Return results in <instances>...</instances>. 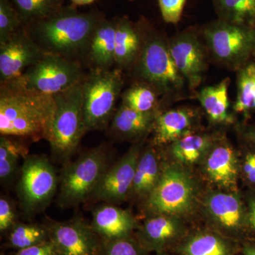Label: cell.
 <instances>
[{"label": "cell", "mask_w": 255, "mask_h": 255, "mask_svg": "<svg viewBox=\"0 0 255 255\" xmlns=\"http://www.w3.org/2000/svg\"><path fill=\"white\" fill-rule=\"evenodd\" d=\"M251 221L253 226L255 228V203L252 206Z\"/></svg>", "instance_id": "41"}, {"label": "cell", "mask_w": 255, "mask_h": 255, "mask_svg": "<svg viewBox=\"0 0 255 255\" xmlns=\"http://www.w3.org/2000/svg\"><path fill=\"white\" fill-rule=\"evenodd\" d=\"M128 1H135V0H128Z\"/></svg>", "instance_id": "45"}, {"label": "cell", "mask_w": 255, "mask_h": 255, "mask_svg": "<svg viewBox=\"0 0 255 255\" xmlns=\"http://www.w3.org/2000/svg\"><path fill=\"white\" fill-rule=\"evenodd\" d=\"M200 31L209 55L223 66L237 71L253 59L255 28L217 18L204 24Z\"/></svg>", "instance_id": "7"}, {"label": "cell", "mask_w": 255, "mask_h": 255, "mask_svg": "<svg viewBox=\"0 0 255 255\" xmlns=\"http://www.w3.org/2000/svg\"><path fill=\"white\" fill-rule=\"evenodd\" d=\"M245 172L251 182L255 183V154L251 153L247 155L245 162Z\"/></svg>", "instance_id": "38"}, {"label": "cell", "mask_w": 255, "mask_h": 255, "mask_svg": "<svg viewBox=\"0 0 255 255\" xmlns=\"http://www.w3.org/2000/svg\"><path fill=\"white\" fill-rule=\"evenodd\" d=\"M138 23L141 48L132 69L137 81L153 87L160 97L173 99L182 97L188 85L172 58L168 40L143 16Z\"/></svg>", "instance_id": "3"}, {"label": "cell", "mask_w": 255, "mask_h": 255, "mask_svg": "<svg viewBox=\"0 0 255 255\" xmlns=\"http://www.w3.org/2000/svg\"><path fill=\"white\" fill-rule=\"evenodd\" d=\"M194 112L187 108H179L159 112L154 127V145L172 143L190 134L194 123Z\"/></svg>", "instance_id": "20"}, {"label": "cell", "mask_w": 255, "mask_h": 255, "mask_svg": "<svg viewBox=\"0 0 255 255\" xmlns=\"http://www.w3.org/2000/svg\"><path fill=\"white\" fill-rule=\"evenodd\" d=\"M50 241L46 224L18 221L8 233L6 246L13 249H24Z\"/></svg>", "instance_id": "28"}, {"label": "cell", "mask_w": 255, "mask_h": 255, "mask_svg": "<svg viewBox=\"0 0 255 255\" xmlns=\"http://www.w3.org/2000/svg\"><path fill=\"white\" fill-rule=\"evenodd\" d=\"M14 255H58V253L53 243L48 241L41 244L18 250Z\"/></svg>", "instance_id": "37"}, {"label": "cell", "mask_w": 255, "mask_h": 255, "mask_svg": "<svg viewBox=\"0 0 255 255\" xmlns=\"http://www.w3.org/2000/svg\"><path fill=\"white\" fill-rule=\"evenodd\" d=\"M161 173L157 154L151 146L140 152L129 196L145 202L158 182Z\"/></svg>", "instance_id": "21"}, {"label": "cell", "mask_w": 255, "mask_h": 255, "mask_svg": "<svg viewBox=\"0 0 255 255\" xmlns=\"http://www.w3.org/2000/svg\"><path fill=\"white\" fill-rule=\"evenodd\" d=\"M159 112H137L121 105L114 114L109 128L111 138L120 140H136L154 130L156 118Z\"/></svg>", "instance_id": "16"}, {"label": "cell", "mask_w": 255, "mask_h": 255, "mask_svg": "<svg viewBox=\"0 0 255 255\" xmlns=\"http://www.w3.org/2000/svg\"><path fill=\"white\" fill-rule=\"evenodd\" d=\"M45 55L23 26L0 43V85L19 78Z\"/></svg>", "instance_id": "14"}, {"label": "cell", "mask_w": 255, "mask_h": 255, "mask_svg": "<svg viewBox=\"0 0 255 255\" xmlns=\"http://www.w3.org/2000/svg\"><path fill=\"white\" fill-rule=\"evenodd\" d=\"M18 11L23 26L54 14L63 6L64 0H9Z\"/></svg>", "instance_id": "31"}, {"label": "cell", "mask_w": 255, "mask_h": 255, "mask_svg": "<svg viewBox=\"0 0 255 255\" xmlns=\"http://www.w3.org/2000/svg\"><path fill=\"white\" fill-rule=\"evenodd\" d=\"M53 96L28 90L14 82L0 85V133L48 141L54 122Z\"/></svg>", "instance_id": "2"}, {"label": "cell", "mask_w": 255, "mask_h": 255, "mask_svg": "<svg viewBox=\"0 0 255 255\" xmlns=\"http://www.w3.org/2000/svg\"><path fill=\"white\" fill-rule=\"evenodd\" d=\"M59 177L46 155H29L23 159L16 185L19 207L31 219L50 205L58 191Z\"/></svg>", "instance_id": "8"}, {"label": "cell", "mask_w": 255, "mask_h": 255, "mask_svg": "<svg viewBox=\"0 0 255 255\" xmlns=\"http://www.w3.org/2000/svg\"><path fill=\"white\" fill-rule=\"evenodd\" d=\"M159 94L145 82L137 81L122 94V105L137 112H157Z\"/></svg>", "instance_id": "30"}, {"label": "cell", "mask_w": 255, "mask_h": 255, "mask_svg": "<svg viewBox=\"0 0 255 255\" xmlns=\"http://www.w3.org/2000/svg\"><path fill=\"white\" fill-rule=\"evenodd\" d=\"M253 60H255V53L254 55H253Z\"/></svg>", "instance_id": "44"}, {"label": "cell", "mask_w": 255, "mask_h": 255, "mask_svg": "<svg viewBox=\"0 0 255 255\" xmlns=\"http://www.w3.org/2000/svg\"><path fill=\"white\" fill-rule=\"evenodd\" d=\"M90 224L102 241L131 236L137 226L136 221L128 211L107 203L92 209Z\"/></svg>", "instance_id": "15"}, {"label": "cell", "mask_w": 255, "mask_h": 255, "mask_svg": "<svg viewBox=\"0 0 255 255\" xmlns=\"http://www.w3.org/2000/svg\"><path fill=\"white\" fill-rule=\"evenodd\" d=\"M157 255H168V254H167V253H159V254H157Z\"/></svg>", "instance_id": "43"}, {"label": "cell", "mask_w": 255, "mask_h": 255, "mask_svg": "<svg viewBox=\"0 0 255 255\" xmlns=\"http://www.w3.org/2000/svg\"><path fill=\"white\" fill-rule=\"evenodd\" d=\"M18 222L17 210L14 201L9 196L0 197V233L5 234L9 232Z\"/></svg>", "instance_id": "35"}, {"label": "cell", "mask_w": 255, "mask_h": 255, "mask_svg": "<svg viewBox=\"0 0 255 255\" xmlns=\"http://www.w3.org/2000/svg\"><path fill=\"white\" fill-rule=\"evenodd\" d=\"M246 135L251 141L255 142V127L248 129V130H247Z\"/></svg>", "instance_id": "40"}, {"label": "cell", "mask_w": 255, "mask_h": 255, "mask_svg": "<svg viewBox=\"0 0 255 255\" xmlns=\"http://www.w3.org/2000/svg\"><path fill=\"white\" fill-rule=\"evenodd\" d=\"M233 110L238 114L255 110V61L252 59L237 70V97Z\"/></svg>", "instance_id": "27"}, {"label": "cell", "mask_w": 255, "mask_h": 255, "mask_svg": "<svg viewBox=\"0 0 255 255\" xmlns=\"http://www.w3.org/2000/svg\"><path fill=\"white\" fill-rule=\"evenodd\" d=\"M18 11L9 0H0V43H4L23 27Z\"/></svg>", "instance_id": "34"}, {"label": "cell", "mask_w": 255, "mask_h": 255, "mask_svg": "<svg viewBox=\"0 0 255 255\" xmlns=\"http://www.w3.org/2000/svg\"><path fill=\"white\" fill-rule=\"evenodd\" d=\"M1 255H2V254H1Z\"/></svg>", "instance_id": "46"}, {"label": "cell", "mask_w": 255, "mask_h": 255, "mask_svg": "<svg viewBox=\"0 0 255 255\" xmlns=\"http://www.w3.org/2000/svg\"><path fill=\"white\" fill-rule=\"evenodd\" d=\"M82 81L83 80L68 90L53 96L56 112L48 142L52 155L63 165L70 162L82 137L87 133Z\"/></svg>", "instance_id": "5"}, {"label": "cell", "mask_w": 255, "mask_h": 255, "mask_svg": "<svg viewBox=\"0 0 255 255\" xmlns=\"http://www.w3.org/2000/svg\"><path fill=\"white\" fill-rule=\"evenodd\" d=\"M231 80L223 79L216 85L201 89L196 97L211 122L216 124L231 122L233 118L229 114L228 88Z\"/></svg>", "instance_id": "22"}, {"label": "cell", "mask_w": 255, "mask_h": 255, "mask_svg": "<svg viewBox=\"0 0 255 255\" xmlns=\"http://www.w3.org/2000/svg\"><path fill=\"white\" fill-rule=\"evenodd\" d=\"M209 207L211 214L221 226L228 230H236L241 224V202L232 194H214L210 198Z\"/></svg>", "instance_id": "26"}, {"label": "cell", "mask_w": 255, "mask_h": 255, "mask_svg": "<svg viewBox=\"0 0 255 255\" xmlns=\"http://www.w3.org/2000/svg\"><path fill=\"white\" fill-rule=\"evenodd\" d=\"M171 55L188 88L195 90L203 81L209 63V50L200 29L189 27L168 40Z\"/></svg>", "instance_id": "10"}, {"label": "cell", "mask_w": 255, "mask_h": 255, "mask_svg": "<svg viewBox=\"0 0 255 255\" xmlns=\"http://www.w3.org/2000/svg\"><path fill=\"white\" fill-rule=\"evenodd\" d=\"M141 142L130 147L127 153L105 171L87 203L122 202L129 196L140 157Z\"/></svg>", "instance_id": "12"}, {"label": "cell", "mask_w": 255, "mask_h": 255, "mask_svg": "<svg viewBox=\"0 0 255 255\" xmlns=\"http://www.w3.org/2000/svg\"><path fill=\"white\" fill-rule=\"evenodd\" d=\"M244 255H255V248H247L245 250Z\"/></svg>", "instance_id": "42"}, {"label": "cell", "mask_w": 255, "mask_h": 255, "mask_svg": "<svg viewBox=\"0 0 255 255\" xmlns=\"http://www.w3.org/2000/svg\"><path fill=\"white\" fill-rule=\"evenodd\" d=\"M187 0H158L161 15L167 23L177 24L182 18Z\"/></svg>", "instance_id": "36"}, {"label": "cell", "mask_w": 255, "mask_h": 255, "mask_svg": "<svg viewBox=\"0 0 255 255\" xmlns=\"http://www.w3.org/2000/svg\"><path fill=\"white\" fill-rule=\"evenodd\" d=\"M182 233V228L173 219L164 215H154L144 222L137 233L136 240L149 253L159 254L165 253L166 248Z\"/></svg>", "instance_id": "17"}, {"label": "cell", "mask_w": 255, "mask_h": 255, "mask_svg": "<svg viewBox=\"0 0 255 255\" xmlns=\"http://www.w3.org/2000/svg\"><path fill=\"white\" fill-rule=\"evenodd\" d=\"M46 225L58 255H98L102 239L91 224L81 218L65 221L50 220Z\"/></svg>", "instance_id": "13"}, {"label": "cell", "mask_w": 255, "mask_h": 255, "mask_svg": "<svg viewBox=\"0 0 255 255\" xmlns=\"http://www.w3.org/2000/svg\"><path fill=\"white\" fill-rule=\"evenodd\" d=\"M192 197L189 178L182 171L168 167L161 173L145 205L151 214H180L189 209Z\"/></svg>", "instance_id": "11"}, {"label": "cell", "mask_w": 255, "mask_h": 255, "mask_svg": "<svg viewBox=\"0 0 255 255\" xmlns=\"http://www.w3.org/2000/svg\"><path fill=\"white\" fill-rule=\"evenodd\" d=\"M97 255H150L136 238L131 236L111 241H102Z\"/></svg>", "instance_id": "33"}, {"label": "cell", "mask_w": 255, "mask_h": 255, "mask_svg": "<svg viewBox=\"0 0 255 255\" xmlns=\"http://www.w3.org/2000/svg\"><path fill=\"white\" fill-rule=\"evenodd\" d=\"M206 170L215 182L223 187L236 184L237 164L234 152L227 145H219L212 150L206 162Z\"/></svg>", "instance_id": "23"}, {"label": "cell", "mask_w": 255, "mask_h": 255, "mask_svg": "<svg viewBox=\"0 0 255 255\" xmlns=\"http://www.w3.org/2000/svg\"><path fill=\"white\" fill-rule=\"evenodd\" d=\"M105 18L100 11L81 12L72 4L23 27L46 54L82 63L94 32Z\"/></svg>", "instance_id": "1"}, {"label": "cell", "mask_w": 255, "mask_h": 255, "mask_svg": "<svg viewBox=\"0 0 255 255\" xmlns=\"http://www.w3.org/2000/svg\"><path fill=\"white\" fill-rule=\"evenodd\" d=\"M111 152L101 144L80 154L75 160L64 164L59 177L57 201L63 209L86 204L101 177L109 168Z\"/></svg>", "instance_id": "4"}, {"label": "cell", "mask_w": 255, "mask_h": 255, "mask_svg": "<svg viewBox=\"0 0 255 255\" xmlns=\"http://www.w3.org/2000/svg\"><path fill=\"white\" fill-rule=\"evenodd\" d=\"M218 18L255 28V0H212Z\"/></svg>", "instance_id": "24"}, {"label": "cell", "mask_w": 255, "mask_h": 255, "mask_svg": "<svg viewBox=\"0 0 255 255\" xmlns=\"http://www.w3.org/2000/svg\"><path fill=\"white\" fill-rule=\"evenodd\" d=\"M117 17L104 18L92 36L86 60L93 70H108L115 66V37Z\"/></svg>", "instance_id": "19"}, {"label": "cell", "mask_w": 255, "mask_h": 255, "mask_svg": "<svg viewBox=\"0 0 255 255\" xmlns=\"http://www.w3.org/2000/svg\"><path fill=\"white\" fill-rule=\"evenodd\" d=\"M141 33L138 21L127 16H117L115 37V67L130 70L136 63L141 48Z\"/></svg>", "instance_id": "18"}, {"label": "cell", "mask_w": 255, "mask_h": 255, "mask_svg": "<svg viewBox=\"0 0 255 255\" xmlns=\"http://www.w3.org/2000/svg\"><path fill=\"white\" fill-rule=\"evenodd\" d=\"M70 1H71L72 4L77 6L92 4L95 0H70Z\"/></svg>", "instance_id": "39"}, {"label": "cell", "mask_w": 255, "mask_h": 255, "mask_svg": "<svg viewBox=\"0 0 255 255\" xmlns=\"http://www.w3.org/2000/svg\"><path fill=\"white\" fill-rule=\"evenodd\" d=\"M172 144V155L184 163H193L200 158L211 144L209 135L188 134Z\"/></svg>", "instance_id": "32"}, {"label": "cell", "mask_w": 255, "mask_h": 255, "mask_svg": "<svg viewBox=\"0 0 255 255\" xmlns=\"http://www.w3.org/2000/svg\"><path fill=\"white\" fill-rule=\"evenodd\" d=\"M124 86L123 71L117 68L92 70L82 81V101L87 132L102 130L112 122Z\"/></svg>", "instance_id": "6"}, {"label": "cell", "mask_w": 255, "mask_h": 255, "mask_svg": "<svg viewBox=\"0 0 255 255\" xmlns=\"http://www.w3.org/2000/svg\"><path fill=\"white\" fill-rule=\"evenodd\" d=\"M85 75L82 63L46 54L19 78L11 82L31 91L54 96L81 82Z\"/></svg>", "instance_id": "9"}, {"label": "cell", "mask_w": 255, "mask_h": 255, "mask_svg": "<svg viewBox=\"0 0 255 255\" xmlns=\"http://www.w3.org/2000/svg\"><path fill=\"white\" fill-rule=\"evenodd\" d=\"M231 248L222 238L201 233L189 238L181 248L182 255H231Z\"/></svg>", "instance_id": "29"}, {"label": "cell", "mask_w": 255, "mask_h": 255, "mask_svg": "<svg viewBox=\"0 0 255 255\" xmlns=\"http://www.w3.org/2000/svg\"><path fill=\"white\" fill-rule=\"evenodd\" d=\"M11 137H0V181L3 184L11 182L18 172L20 159L29 155L27 147Z\"/></svg>", "instance_id": "25"}]
</instances>
